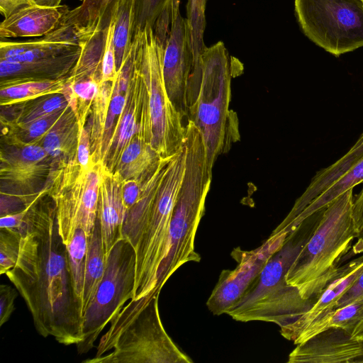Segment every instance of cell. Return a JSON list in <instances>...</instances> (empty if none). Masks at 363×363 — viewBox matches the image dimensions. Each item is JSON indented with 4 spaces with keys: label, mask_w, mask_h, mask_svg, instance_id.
Returning <instances> with one entry per match:
<instances>
[{
    "label": "cell",
    "mask_w": 363,
    "mask_h": 363,
    "mask_svg": "<svg viewBox=\"0 0 363 363\" xmlns=\"http://www.w3.org/2000/svg\"><path fill=\"white\" fill-rule=\"evenodd\" d=\"M44 197L26 213L17 262L6 275L24 299L40 335L77 345L83 340L82 306L73 287L55 203Z\"/></svg>",
    "instance_id": "6da1fadb"
},
{
    "label": "cell",
    "mask_w": 363,
    "mask_h": 363,
    "mask_svg": "<svg viewBox=\"0 0 363 363\" xmlns=\"http://www.w3.org/2000/svg\"><path fill=\"white\" fill-rule=\"evenodd\" d=\"M321 213L322 211L313 214L290 232L245 296L226 314L238 321L270 322L282 328L309 310L313 302L303 298L298 289L287 283L286 276Z\"/></svg>",
    "instance_id": "7a4b0ae2"
},
{
    "label": "cell",
    "mask_w": 363,
    "mask_h": 363,
    "mask_svg": "<svg viewBox=\"0 0 363 363\" xmlns=\"http://www.w3.org/2000/svg\"><path fill=\"white\" fill-rule=\"evenodd\" d=\"M160 294L131 299L118 311L83 363H193L166 332L159 313Z\"/></svg>",
    "instance_id": "3957f363"
},
{
    "label": "cell",
    "mask_w": 363,
    "mask_h": 363,
    "mask_svg": "<svg viewBox=\"0 0 363 363\" xmlns=\"http://www.w3.org/2000/svg\"><path fill=\"white\" fill-rule=\"evenodd\" d=\"M231 78L230 56L220 41L206 48L189 81L187 119L201 135L211 170L218 156L227 150L231 140Z\"/></svg>",
    "instance_id": "277c9868"
},
{
    "label": "cell",
    "mask_w": 363,
    "mask_h": 363,
    "mask_svg": "<svg viewBox=\"0 0 363 363\" xmlns=\"http://www.w3.org/2000/svg\"><path fill=\"white\" fill-rule=\"evenodd\" d=\"M186 169L173 211L164 257L157 274L155 293L160 294L169 277L183 264L199 262L195 238L205 211L212 181L201 135L191 121L186 126Z\"/></svg>",
    "instance_id": "5b68a950"
},
{
    "label": "cell",
    "mask_w": 363,
    "mask_h": 363,
    "mask_svg": "<svg viewBox=\"0 0 363 363\" xmlns=\"http://www.w3.org/2000/svg\"><path fill=\"white\" fill-rule=\"evenodd\" d=\"M353 189L323 209L311 236L289 269L286 279L303 298L314 302L337 274V264L358 237L353 218Z\"/></svg>",
    "instance_id": "8992f818"
},
{
    "label": "cell",
    "mask_w": 363,
    "mask_h": 363,
    "mask_svg": "<svg viewBox=\"0 0 363 363\" xmlns=\"http://www.w3.org/2000/svg\"><path fill=\"white\" fill-rule=\"evenodd\" d=\"M164 42L147 27L140 34L136 56L140 111L136 135L160 157L174 155L183 145L186 123L172 103L163 74Z\"/></svg>",
    "instance_id": "52a82bcc"
},
{
    "label": "cell",
    "mask_w": 363,
    "mask_h": 363,
    "mask_svg": "<svg viewBox=\"0 0 363 363\" xmlns=\"http://www.w3.org/2000/svg\"><path fill=\"white\" fill-rule=\"evenodd\" d=\"M106 167L93 162L83 168L77 160L52 162L45 180L46 195L54 202L59 233L68 245L77 229L91 237L97 219L99 186Z\"/></svg>",
    "instance_id": "ba28073f"
},
{
    "label": "cell",
    "mask_w": 363,
    "mask_h": 363,
    "mask_svg": "<svg viewBox=\"0 0 363 363\" xmlns=\"http://www.w3.org/2000/svg\"><path fill=\"white\" fill-rule=\"evenodd\" d=\"M185 144L173 155L157 192L145 228L134 248L133 298L155 294L157 274L167 249L173 211L186 169Z\"/></svg>",
    "instance_id": "9c48e42d"
},
{
    "label": "cell",
    "mask_w": 363,
    "mask_h": 363,
    "mask_svg": "<svg viewBox=\"0 0 363 363\" xmlns=\"http://www.w3.org/2000/svg\"><path fill=\"white\" fill-rule=\"evenodd\" d=\"M303 33L325 51L339 56L363 47L362 0H295Z\"/></svg>",
    "instance_id": "30bf717a"
},
{
    "label": "cell",
    "mask_w": 363,
    "mask_h": 363,
    "mask_svg": "<svg viewBox=\"0 0 363 363\" xmlns=\"http://www.w3.org/2000/svg\"><path fill=\"white\" fill-rule=\"evenodd\" d=\"M135 252L125 239L118 240L109 252L104 277L83 315V340L79 354L87 353L114 315L133 298Z\"/></svg>",
    "instance_id": "8fae6325"
},
{
    "label": "cell",
    "mask_w": 363,
    "mask_h": 363,
    "mask_svg": "<svg viewBox=\"0 0 363 363\" xmlns=\"http://www.w3.org/2000/svg\"><path fill=\"white\" fill-rule=\"evenodd\" d=\"M290 233L275 229L258 247L243 250L238 247L231 252L236 261L233 269L223 270L206 305L214 315L226 313L246 294L271 256L284 243Z\"/></svg>",
    "instance_id": "7c38bea8"
},
{
    "label": "cell",
    "mask_w": 363,
    "mask_h": 363,
    "mask_svg": "<svg viewBox=\"0 0 363 363\" xmlns=\"http://www.w3.org/2000/svg\"><path fill=\"white\" fill-rule=\"evenodd\" d=\"M52 159L40 144L9 145L1 151V193L21 199L28 207L46 195L36 186L47 179Z\"/></svg>",
    "instance_id": "4fadbf2b"
},
{
    "label": "cell",
    "mask_w": 363,
    "mask_h": 363,
    "mask_svg": "<svg viewBox=\"0 0 363 363\" xmlns=\"http://www.w3.org/2000/svg\"><path fill=\"white\" fill-rule=\"evenodd\" d=\"M194 62L186 18L179 12V0H172L170 26L164 43L163 74L168 96L186 123V92Z\"/></svg>",
    "instance_id": "5bb4252c"
},
{
    "label": "cell",
    "mask_w": 363,
    "mask_h": 363,
    "mask_svg": "<svg viewBox=\"0 0 363 363\" xmlns=\"http://www.w3.org/2000/svg\"><path fill=\"white\" fill-rule=\"evenodd\" d=\"M363 357V342L340 328H328L296 345L289 363H356Z\"/></svg>",
    "instance_id": "9a60e30c"
},
{
    "label": "cell",
    "mask_w": 363,
    "mask_h": 363,
    "mask_svg": "<svg viewBox=\"0 0 363 363\" xmlns=\"http://www.w3.org/2000/svg\"><path fill=\"white\" fill-rule=\"evenodd\" d=\"M362 271L363 255L339 267L337 274L323 288L309 310L292 324L280 328L281 335L294 342L303 330L334 308Z\"/></svg>",
    "instance_id": "2e32d148"
},
{
    "label": "cell",
    "mask_w": 363,
    "mask_h": 363,
    "mask_svg": "<svg viewBox=\"0 0 363 363\" xmlns=\"http://www.w3.org/2000/svg\"><path fill=\"white\" fill-rule=\"evenodd\" d=\"M123 182L117 173L104 169L99 186L97 219L106 258L115 243L122 239V228L127 212L123 198Z\"/></svg>",
    "instance_id": "e0dca14e"
},
{
    "label": "cell",
    "mask_w": 363,
    "mask_h": 363,
    "mask_svg": "<svg viewBox=\"0 0 363 363\" xmlns=\"http://www.w3.org/2000/svg\"><path fill=\"white\" fill-rule=\"evenodd\" d=\"M80 48L78 39L57 28L39 39L26 41L1 39L0 60L33 62L63 55Z\"/></svg>",
    "instance_id": "ac0fdd59"
},
{
    "label": "cell",
    "mask_w": 363,
    "mask_h": 363,
    "mask_svg": "<svg viewBox=\"0 0 363 363\" xmlns=\"http://www.w3.org/2000/svg\"><path fill=\"white\" fill-rule=\"evenodd\" d=\"M69 9L32 4L4 18L0 25L1 39L43 37L55 30Z\"/></svg>",
    "instance_id": "d6986e66"
},
{
    "label": "cell",
    "mask_w": 363,
    "mask_h": 363,
    "mask_svg": "<svg viewBox=\"0 0 363 363\" xmlns=\"http://www.w3.org/2000/svg\"><path fill=\"white\" fill-rule=\"evenodd\" d=\"M139 111V77L135 64L128 85L125 106L114 129L104 163L106 169L111 172L116 171L123 152L138 133Z\"/></svg>",
    "instance_id": "ffe728a7"
},
{
    "label": "cell",
    "mask_w": 363,
    "mask_h": 363,
    "mask_svg": "<svg viewBox=\"0 0 363 363\" xmlns=\"http://www.w3.org/2000/svg\"><path fill=\"white\" fill-rule=\"evenodd\" d=\"M120 0H82L68 10L60 27L79 40L108 28Z\"/></svg>",
    "instance_id": "44dd1931"
},
{
    "label": "cell",
    "mask_w": 363,
    "mask_h": 363,
    "mask_svg": "<svg viewBox=\"0 0 363 363\" xmlns=\"http://www.w3.org/2000/svg\"><path fill=\"white\" fill-rule=\"evenodd\" d=\"M171 157H161L157 167L142 184L137 202L125 214L122 228V238L135 248L145 228L152 205Z\"/></svg>",
    "instance_id": "7402d4cb"
},
{
    "label": "cell",
    "mask_w": 363,
    "mask_h": 363,
    "mask_svg": "<svg viewBox=\"0 0 363 363\" xmlns=\"http://www.w3.org/2000/svg\"><path fill=\"white\" fill-rule=\"evenodd\" d=\"M80 52L81 48L63 55L28 62L0 60L1 79L9 78L58 79L67 77L77 62Z\"/></svg>",
    "instance_id": "603a6c76"
},
{
    "label": "cell",
    "mask_w": 363,
    "mask_h": 363,
    "mask_svg": "<svg viewBox=\"0 0 363 363\" xmlns=\"http://www.w3.org/2000/svg\"><path fill=\"white\" fill-rule=\"evenodd\" d=\"M68 77L58 79L9 78L1 79L0 104L18 105L43 96L62 94Z\"/></svg>",
    "instance_id": "cb8c5ba5"
},
{
    "label": "cell",
    "mask_w": 363,
    "mask_h": 363,
    "mask_svg": "<svg viewBox=\"0 0 363 363\" xmlns=\"http://www.w3.org/2000/svg\"><path fill=\"white\" fill-rule=\"evenodd\" d=\"M79 130L77 115L69 106L40 143L52 162L77 160Z\"/></svg>",
    "instance_id": "d4e9b609"
},
{
    "label": "cell",
    "mask_w": 363,
    "mask_h": 363,
    "mask_svg": "<svg viewBox=\"0 0 363 363\" xmlns=\"http://www.w3.org/2000/svg\"><path fill=\"white\" fill-rule=\"evenodd\" d=\"M328 328L342 329L353 339L363 342V298L333 309L322 316L303 330L294 343L302 342Z\"/></svg>",
    "instance_id": "484cf974"
},
{
    "label": "cell",
    "mask_w": 363,
    "mask_h": 363,
    "mask_svg": "<svg viewBox=\"0 0 363 363\" xmlns=\"http://www.w3.org/2000/svg\"><path fill=\"white\" fill-rule=\"evenodd\" d=\"M160 157L155 150L136 135L122 153L115 173L122 179L143 182L157 167Z\"/></svg>",
    "instance_id": "4316f807"
},
{
    "label": "cell",
    "mask_w": 363,
    "mask_h": 363,
    "mask_svg": "<svg viewBox=\"0 0 363 363\" xmlns=\"http://www.w3.org/2000/svg\"><path fill=\"white\" fill-rule=\"evenodd\" d=\"M108 29L98 30L79 40L81 52L69 77L74 82L94 79L101 82V64Z\"/></svg>",
    "instance_id": "83f0119b"
},
{
    "label": "cell",
    "mask_w": 363,
    "mask_h": 363,
    "mask_svg": "<svg viewBox=\"0 0 363 363\" xmlns=\"http://www.w3.org/2000/svg\"><path fill=\"white\" fill-rule=\"evenodd\" d=\"M362 182L363 157L356 162L347 172L308 204L298 216L284 227L289 231L294 230L306 219L322 211L338 196L350 189H353Z\"/></svg>",
    "instance_id": "f1b7e54d"
},
{
    "label": "cell",
    "mask_w": 363,
    "mask_h": 363,
    "mask_svg": "<svg viewBox=\"0 0 363 363\" xmlns=\"http://www.w3.org/2000/svg\"><path fill=\"white\" fill-rule=\"evenodd\" d=\"M106 263V258L103 247L100 223L96 219L94 230L89 239L84 287L83 315L104 277Z\"/></svg>",
    "instance_id": "f546056e"
},
{
    "label": "cell",
    "mask_w": 363,
    "mask_h": 363,
    "mask_svg": "<svg viewBox=\"0 0 363 363\" xmlns=\"http://www.w3.org/2000/svg\"><path fill=\"white\" fill-rule=\"evenodd\" d=\"M113 17V44L118 71L128 55L133 43L134 0H120Z\"/></svg>",
    "instance_id": "4dcf8cb0"
},
{
    "label": "cell",
    "mask_w": 363,
    "mask_h": 363,
    "mask_svg": "<svg viewBox=\"0 0 363 363\" xmlns=\"http://www.w3.org/2000/svg\"><path fill=\"white\" fill-rule=\"evenodd\" d=\"M27 103L28 104L22 106L12 120L3 122L5 126L9 127L5 130L24 127L69 106L62 94L43 96Z\"/></svg>",
    "instance_id": "1f68e13d"
},
{
    "label": "cell",
    "mask_w": 363,
    "mask_h": 363,
    "mask_svg": "<svg viewBox=\"0 0 363 363\" xmlns=\"http://www.w3.org/2000/svg\"><path fill=\"white\" fill-rule=\"evenodd\" d=\"M89 239L85 232L77 229L72 241L67 245L68 263L75 294L82 303L88 253Z\"/></svg>",
    "instance_id": "d6a6232c"
},
{
    "label": "cell",
    "mask_w": 363,
    "mask_h": 363,
    "mask_svg": "<svg viewBox=\"0 0 363 363\" xmlns=\"http://www.w3.org/2000/svg\"><path fill=\"white\" fill-rule=\"evenodd\" d=\"M69 106L32 122L24 127L5 130L6 142L9 145H40L45 135L62 117Z\"/></svg>",
    "instance_id": "836d02e7"
},
{
    "label": "cell",
    "mask_w": 363,
    "mask_h": 363,
    "mask_svg": "<svg viewBox=\"0 0 363 363\" xmlns=\"http://www.w3.org/2000/svg\"><path fill=\"white\" fill-rule=\"evenodd\" d=\"M208 0H188L186 4V25L189 43L194 55V66L206 46L203 42L206 28L205 10Z\"/></svg>",
    "instance_id": "e575fe53"
},
{
    "label": "cell",
    "mask_w": 363,
    "mask_h": 363,
    "mask_svg": "<svg viewBox=\"0 0 363 363\" xmlns=\"http://www.w3.org/2000/svg\"><path fill=\"white\" fill-rule=\"evenodd\" d=\"M172 0H134L133 38L147 27L154 28L160 18L172 6Z\"/></svg>",
    "instance_id": "d590c367"
},
{
    "label": "cell",
    "mask_w": 363,
    "mask_h": 363,
    "mask_svg": "<svg viewBox=\"0 0 363 363\" xmlns=\"http://www.w3.org/2000/svg\"><path fill=\"white\" fill-rule=\"evenodd\" d=\"M21 234L13 230L0 228V274H6L16 264L20 250Z\"/></svg>",
    "instance_id": "8d00e7d4"
},
{
    "label": "cell",
    "mask_w": 363,
    "mask_h": 363,
    "mask_svg": "<svg viewBox=\"0 0 363 363\" xmlns=\"http://www.w3.org/2000/svg\"><path fill=\"white\" fill-rule=\"evenodd\" d=\"M113 30L114 17L113 16L107 32L106 46L101 64V77L100 83L113 82L117 76L118 71L116 68V54L113 44Z\"/></svg>",
    "instance_id": "74e56055"
},
{
    "label": "cell",
    "mask_w": 363,
    "mask_h": 363,
    "mask_svg": "<svg viewBox=\"0 0 363 363\" xmlns=\"http://www.w3.org/2000/svg\"><path fill=\"white\" fill-rule=\"evenodd\" d=\"M362 157H363V133L349 151L331 164V170L336 176L340 177Z\"/></svg>",
    "instance_id": "f35d334b"
},
{
    "label": "cell",
    "mask_w": 363,
    "mask_h": 363,
    "mask_svg": "<svg viewBox=\"0 0 363 363\" xmlns=\"http://www.w3.org/2000/svg\"><path fill=\"white\" fill-rule=\"evenodd\" d=\"M18 291L9 285H0V326L10 318L15 309L14 301L18 296Z\"/></svg>",
    "instance_id": "ab89813d"
},
{
    "label": "cell",
    "mask_w": 363,
    "mask_h": 363,
    "mask_svg": "<svg viewBox=\"0 0 363 363\" xmlns=\"http://www.w3.org/2000/svg\"><path fill=\"white\" fill-rule=\"evenodd\" d=\"M77 161L83 168H88L93 163L90 147L89 130L86 125L84 127L80 128L79 130Z\"/></svg>",
    "instance_id": "60d3db41"
},
{
    "label": "cell",
    "mask_w": 363,
    "mask_h": 363,
    "mask_svg": "<svg viewBox=\"0 0 363 363\" xmlns=\"http://www.w3.org/2000/svg\"><path fill=\"white\" fill-rule=\"evenodd\" d=\"M143 182L135 179H127L123 182V198L127 211L138 200Z\"/></svg>",
    "instance_id": "b9f144b4"
},
{
    "label": "cell",
    "mask_w": 363,
    "mask_h": 363,
    "mask_svg": "<svg viewBox=\"0 0 363 363\" xmlns=\"http://www.w3.org/2000/svg\"><path fill=\"white\" fill-rule=\"evenodd\" d=\"M361 298H363V271L354 280L352 286L337 301L333 309L343 306Z\"/></svg>",
    "instance_id": "7bdbcfd3"
},
{
    "label": "cell",
    "mask_w": 363,
    "mask_h": 363,
    "mask_svg": "<svg viewBox=\"0 0 363 363\" xmlns=\"http://www.w3.org/2000/svg\"><path fill=\"white\" fill-rule=\"evenodd\" d=\"M33 204L18 213L1 216L0 218V228L11 229L20 233L24 226L26 215Z\"/></svg>",
    "instance_id": "ee69618b"
},
{
    "label": "cell",
    "mask_w": 363,
    "mask_h": 363,
    "mask_svg": "<svg viewBox=\"0 0 363 363\" xmlns=\"http://www.w3.org/2000/svg\"><path fill=\"white\" fill-rule=\"evenodd\" d=\"M34 4L33 0H0V12L6 18L19 9Z\"/></svg>",
    "instance_id": "f6af8a7d"
},
{
    "label": "cell",
    "mask_w": 363,
    "mask_h": 363,
    "mask_svg": "<svg viewBox=\"0 0 363 363\" xmlns=\"http://www.w3.org/2000/svg\"><path fill=\"white\" fill-rule=\"evenodd\" d=\"M352 218L356 231L359 235L363 233V188L352 205Z\"/></svg>",
    "instance_id": "bcb514c9"
},
{
    "label": "cell",
    "mask_w": 363,
    "mask_h": 363,
    "mask_svg": "<svg viewBox=\"0 0 363 363\" xmlns=\"http://www.w3.org/2000/svg\"><path fill=\"white\" fill-rule=\"evenodd\" d=\"M35 4L45 6H60L64 0H33Z\"/></svg>",
    "instance_id": "7dc6e473"
},
{
    "label": "cell",
    "mask_w": 363,
    "mask_h": 363,
    "mask_svg": "<svg viewBox=\"0 0 363 363\" xmlns=\"http://www.w3.org/2000/svg\"><path fill=\"white\" fill-rule=\"evenodd\" d=\"M363 1V0H362Z\"/></svg>",
    "instance_id": "c3c4849f"
}]
</instances>
